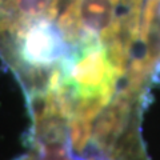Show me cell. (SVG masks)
<instances>
[{
  "instance_id": "cell-1",
  "label": "cell",
  "mask_w": 160,
  "mask_h": 160,
  "mask_svg": "<svg viewBox=\"0 0 160 160\" xmlns=\"http://www.w3.org/2000/svg\"><path fill=\"white\" fill-rule=\"evenodd\" d=\"M20 55L27 64L44 67L53 63L60 55L59 32L46 19L27 27L22 32Z\"/></svg>"
},
{
  "instance_id": "cell-2",
  "label": "cell",
  "mask_w": 160,
  "mask_h": 160,
  "mask_svg": "<svg viewBox=\"0 0 160 160\" xmlns=\"http://www.w3.org/2000/svg\"><path fill=\"white\" fill-rule=\"evenodd\" d=\"M71 7L75 18L87 31L95 33L111 31L115 0H78Z\"/></svg>"
},
{
  "instance_id": "cell-3",
  "label": "cell",
  "mask_w": 160,
  "mask_h": 160,
  "mask_svg": "<svg viewBox=\"0 0 160 160\" xmlns=\"http://www.w3.org/2000/svg\"><path fill=\"white\" fill-rule=\"evenodd\" d=\"M59 7L58 0H6V12L12 20V15L18 20H38L52 18Z\"/></svg>"
}]
</instances>
